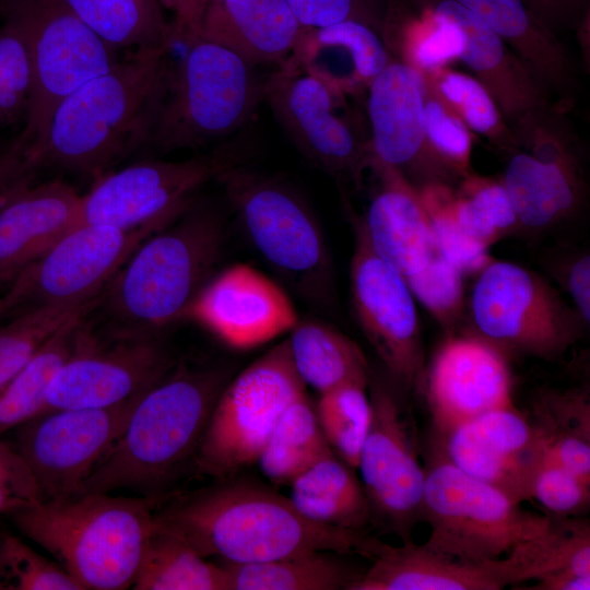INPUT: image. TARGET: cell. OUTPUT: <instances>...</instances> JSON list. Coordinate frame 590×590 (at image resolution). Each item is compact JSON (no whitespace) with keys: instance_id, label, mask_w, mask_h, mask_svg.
<instances>
[{"instance_id":"cell-1","label":"cell","mask_w":590,"mask_h":590,"mask_svg":"<svg viewBox=\"0 0 590 590\" xmlns=\"http://www.w3.org/2000/svg\"><path fill=\"white\" fill-rule=\"evenodd\" d=\"M154 530L188 544L203 557L247 564L311 552L368 559L376 536L319 524L288 497L249 481H228L174 497L153 512Z\"/></svg>"},{"instance_id":"cell-2","label":"cell","mask_w":590,"mask_h":590,"mask_svg":"<svg viewBox=\"0 0 590 590\" xmlns=\"http://www.w3.org/2000/svg\"><path fill=\"white\" fill-rule=\"evenodd\" d=\"M169 48L131 50L68 95L42 141L30 148L38 167L99 177L144 151L164 95Z\"/></svg>"},{"instance_id":"cell-3","label":"cell","mask_w":590,"mask_h":590,"mask_svg":"<svg viewBox=\"0 0 590 590\" xmlns=\"http://www.w3.org/2000/svg\"><path fill=\"white\" fill-rule=\"evenodd\" d=\"M224 238L220 211L199 198L146 237L96 302L113 338L155 335L181 320L213 276Z\"/></svg>"},{"instance_id":"cell-4","label":"cell","mask_w":590,"mask_h":590,"mask_svg":"<svg viewBox=\"0 0 590 590\" xmlns=\"http://www.w3.org/2000/svg\"><path fill=\"white\" fill-rule=\"evenodd\" d=\"M228 380L225 368L175 365L139 398L123 430L78 494L131 489L156 497L194 458Z\"/></svg>"},{"instance_id":"cell-5","label":"cell","mask_w":590,"mask_h":590,"mask_svg":"<svg viewBox=\"0 0 590 590\" xmlns=\"http://www.w3.org/2000/svg\"><path fill=\"white\" fill-rule=\"evenodd\" d=\"M157 506V497L83 493L38 500L10 515L81 590H122L133 585Z\"/></svg>"},{"instance_id":"cell-6","label":"cell","mask_w":590,"mask_h":590,"mask_svg":"<svg viewBox=\"0 0 590 590\" xmlns=\"http://www.w3.org/2000/svg\"><path fill=\"white\" fill-rule=\"evenodd\" d=\"M184 45L170 58L145 151L166 154L221 144L239 134L264 102L269 78L229 49L170 23Z\"/></svg>"},{"instance_id":"cell-7","label":"cell","mask_w":590,"mask_h":590,"mask_svg":"<svg viewBox=\"0 0 590 590\" xmlns=\"http://www.w3.org/2000/svg\"><path fill=\"white\" fill-rule=\"evenodd\" d=\"M258 253L307 300L329 305L333 270L312 210L286 182L243 167L217 179Z\"/></svg>"},{"instance_id":"cell-8","label":"cell","mask_w":590,"mask_h":590,"mask_svg":"<svg viewBox=\"0 0 590 590\" xmlns=\"http://www.w3.org/2000/svg\"><path fill=\"white\" fill-rule=\"evenodd\" d=\"M425 468L423 521L426 548L469 562L502 558L543 533L551 517L520 507L503 491L456 467L433 446Z\"/></svg>"},{"instance_id":"cell-9","label":"cell","mask_w":590,"mask_h":590,"mask_svg":"<svg viewBox=\"0 0 590 590\" xmlns=\"http://www.w3.org/2000/svg\"><path fill=\"white\" fill-rule=\"evenodd\" d=\"M241 135L187 160H143L101 175L81 197L78 225L161 229L186 211L209 181L243 165L248 144Z\"/></svg>"},{"instance_id":"cell-10","label":"cell","mask_w":590,"mask_h":590,"mask_svg":"<svg viewBox=\"0 0 590 590\" xmlns=\"http://www.w3.org/2000/svg\"><path fill=\"white\" fill-rule=\"evenodd\" d=\"M305 393L286 339L225 385L194 456L198 471L227 479L257 463L283 411Z\"/></svg>"},{"instance_id":"cell-11","label":"cell","mask_w":590,"mask_h":590,"mask_svg":"<svg viewBox=\"0 0 590 590\" xmlns=\"http://www.w3.org/2000/svg\"><path fill=\"white\" fill-rule=\"evenodd\" d=\"M0 13L17 25L31 57L33 91L21 133L32 148L44 138L58 105L115 64V49L64 0H0Z\"/></svg>"},{"instance_id":"cell-12","label":"cell","mask_w":590,"mask_h":590,"mask_svg":"<svg viewBox=\"0 0 590 590\" xmlns=\"http://www.w3.org/2000/svg\"><path fill=\"white\" fill-rule=\"evenodd\" d=\"M470 307L476 334L506 355L559 358L585 326L544 278L510 261L493 260L479 273Z\"/></svg>"},{"instance_id":"cell-13","label":"cell","mask_w":590,"mask_h":590,"mask_svg":"<svg viewBox=\"0 0 590 590\" xmlns=\"http://www.w3.org/2000/svg\"><path fill=\"white\" fill-rule=\"evenodd\" d=\"M401 390L389 377L370 373L371 422L357 469L371 524L405 542L423 521L425 468L418 459L415 422Z\"/></svg>"},{"instance_id":"cell-14","label":"cell","mask_w":590,"mask_h":590,"mask_svg":"<svg viewBox=\"0 0 590 590\" xmlns=\"http://www.w3.org/2000/svg\"><path fill=\"white\" fill-rule=\"evenodd\" d=\"M577 144L567 119L553 108L514 126L502 181L520 227L545 229L577 212L586 190Z\"/></svg>"},{"instance_id":"cell-15","label":"cell","mask_w":590,"mask_h":590,"mask_svg":"<svg viewBox=\"0 0 590 590\" xmlns=\"http://www.w3.org/2000/svg\"><path fill=\"white\" fill-rule=\"evenodd\" d=\"M345 95L295 68L270 75L264 102L298 152L338 185L359 187L368 169L369 138L346 115Z\"/></svg>"},{"instance_id":"cell-16","label":"cell","mask_w":590,"mask_h":590,"mask_svg":"<svg viewBox=\"0 0 590 590\" xmlns=\"http://www.w3.org/2000/svg\"><path fill=\"white\" fill-rule=\"evenodd\" d=\"M350 297L361 331L401 389L420 385L425 358L414 296L405 279L371 248L359 216H354Z\"/></svg>"},{"instance_id":"cell-17","label":"cell","mask_w":590,"mask_h":590,"mask_svg":"<svg viewBox=\"0 0 590 590\" xmlns=\"http://www.w3.org/2000/svg\"><path fill=\"white\" fill-rule=\"evenodd\" d=\"M143 393L105 408L51 410L16 427L13 448L33 474L42 500L79 493Z\"/></svg>"},{"instance_id":"cell-18","label":"cell","mask_w":590,"mask_h":590,"mask_svg":"<svg viewBox=\"0 0 590 590\" xmlns=\"http://www.w3.org/2000/svg\"><path fill=\"white\" fill-rule=\"evenodd\" d=\"M154 229L121 231L79 224L11 283L8 314L97 298L138 246Z\"/></svg>"},{"instance_id":"cell-19","label":"cell","mask_w":590,"mask_h":590,"mask_svg":"<svg viewBox=\"0 0 590 590\" xmlns=\"http://www.w3.org/2000/svg\"><path fill=\"white\" fill-rule=\"evenodd\" d=\"M175 365L158 334L114 339L106 345L86 321L75 350L48 388L43 413L125 402L153 387Z\"/></svg>"},{"instance_id":"cell-20","label":"cell","mask_w":590,"mask_h":590,"mask_svg":"<svg viewBox=\"0 0 590 590\" xmlns=\"http://www.w3.org/2000/svg\"><path fill=\"white\" fill-rule=\"evenodd\" d=\"M425 75L397 59L370 82L367 92L369 163L394 168L420 188L447 184L456 175L432 148L425 123Z\"/></svg>"},{"instance_id":"cell-21","label":"cell","mask_w":590,"mask_h":590,"mask_svg":"<svg viewBox=\"0 0 590 590\" xmlns=\"http://www.w3.org/2000/svg\"><path fill=\"white\" fill-rule=\"evenodd\" d=\"M434 439L491 410L514 405L507 355L477 334L450 335L424 369Z\"/></svg>"},{"instance_id":"cell-22","label":"cell","mask_w":590,"mask_h":590,"mask_svg":"<svg viewBox=\"0 0 590 590\" xmlns=\"http://www.w3.org/2000/svg\"><path fill=\"white\" fill-rule=\"evenodd\" d=\"M463 472L503 491L518 503L531 499L545 442L530 417L508 405L477 415L434 444Z\"/></svg>"},{"instance_id":"cell-23","label":"cell","mask_w":590,"mask_h":590,"mask_svg":"<svg viewBox=\"0 0 590 590\" xmlns=\"http://www.w3.org/2000/svg\"><path fill=\"white\" fill-rule=\"evenodd\" d=\"M182 319L196 321L225 345L239 351L290 332L299 320L284 290L245 263L213 275Z\"/></svg>"},{"instance_id":"cell-24","label":"cell","mask_w":590,"mask_h":590,"mask_svg":"<svg viewBox=\"0 0 590 590\" xmlns=\"http://www.w3.org/2000/svg\"><path fill=\"white\" fill-rule=\"evenodd\" d=\"M369 560L371 566L349 590H500L535 579L523 542L505 558L469 562L413 540L394 546L377 538Z\"/></svg>"},{"instance_id":"cell-25","label":"cell","mask_w":590,"mask_h":590,"mask_svg":"<svg viewBox=\"0 0 590 590\" xmlns=\"http://www.w3.org/2000/svg\"><path fill=\"white\" fill-rule=\"evenodd\" d=\"M455 23L463 35L460 60L495 101L511 128L527 114L554 105L511 49L476 15L456 0H418Z\"/></svg>"},{"instance_id":"cell-26","label":"cell","mask_w":590,"mask_h":590,"mask_svg":"<svg viewBox=\"0 0 590 590\" xmlns=\"http://www.w3.org/2000/svg\"><path fill=\"white\" fill-rule=\"evenodd\" d=\"M377 187L359 216L374 251L403 278L421 271L437 252L417 188L389 166L371 165Z\"/></svg>"},{"instance_id":"cell-27","label":"cell","mask_w":590,"mask_h":590,"mask_svg":"<svg viewBox=\"0 0 590 590\" xmlns=\"http://www.w3.org/2000/svg\"><path fill=\"white\" fill-rule=\"evenodd\" d=\"M81 197L63 180L31 185L0 213V283H12L79 222Z\"/></svg>"},{"instance_id":"cell-28","label":"cell","mask_w":590,"mask_h":590,"mask_svg":"<svg viewBox=\"0 0 590 590\" xmlns=\"http://www.w3.org/2000/svg\"><path fill=\"white\" fill-rule=\"evenodd\" d=\"M286 0H214L192 33L253 67L284 66L303 30Z\"/></svg>"},{"instance_id":"cell-29","label":"cell","mask_w":590,"mask_h":590,"mask_svg":"<svg viewBox=\"0 0 590 590\" xmlns=\"http://www.w3.org/2000/svg\"><path fill=\"white\" fill-rule=\"evenodd\" d=\"M392 58L377 31L361 22L344 21L303 27L284 66L300 70L346 96L367 90Z\"/></svg>"},{"instance_id":"cell-30","label":"cell","mask_w":590,"mask_h":590,"mask_svg":"<svg viewBox=\"0 0 590 590\" xmlns=\"http://www.w3.org/2000/svg\"><path fill=\"white\" fill-rule=\"evenodd\" d=\"M476 15L517 56L557 107L567 109L576 85L574 68L559 40L524 0H456Z\"/></svg>"},{"instance_id":"cell-31","label":"cell","mask_w":590,"mask_h":590,"mask_svg":"<svg viewBox=\"0 0 590 590\" xmlns=\"http://www.w3.org/2000/svg\"><path fill=\"white\" fill-rule=\"evenodd\" d=\"M355 470L332 453L292 482L288 498L299 514L314 522L365 531L371 523L370 508Z\"/></svg>"},{"instance_id":"cell-32","label":"cell","mask_w":590,"mask_h":590,"mask_svg":"<svg viewBox=\"0 0 590 590\" xmlns=\"http://www.w3.org/2000/svg\"><path fill=\"white\" fill-rule=\"evenodd\" d=\"M293 365L319 394L345 384L368 385L370 366L350 337L321 320H298L287 339Z\"/></svg>"},{"instance_id":"cell-33","label":"cell","mask_w":590,"mask_h":590,"mask_svg":"<svg viewBox=\"0 0 590 590\" xmlns=\"http://www.w3.org/2000/svg\"><path fill=\"white\" fill-rule=\"evenodd\" d=\"M331 553L311 551L259 563L219 564L226 571L229 590H349L363 573Z\"/></svg>"},{"instance_id":"cell-34","label":"cell","mask_w":590,"mask_h":590,"mask_svg":"<svg viewBox=\"0 0 590 590\" xmlns=\"http://www.w3.org/2000/svg\"><path fill=\"white\" fill-rule=\"evenodd\" d=\"M93 308L63 323L0 392V435L44 412L48 388L75 350Z\"/></svg>"},{"instance_id":"cell-35","label":"cell","mask_w":590,"mask_h":590,"mask_svg":"<svg viewBox=\"0 0 590 590\" xmlns=\"http://www.w3.org/2000/svg\"><path fill=\"white\" fill-rule=\"evenodd\" d=\"M530 418L544 439L546 457L590 482L588 391H542L532 402Z\"/></svg>"},{"instance_id":"cell-36","label":"cell","mask_w":590,"mask_h":590,"mask_svg":"<svg viewBox=\"0 0 590 590\" xmlns=\"http://www.w3.org/2000/svg\"><path fill=\"white\" fill-rule=\"evenodd\" d=\"M332 453L319 426L315 404L305 393L283 411L257 463L271 483L291 485Z\"/></svg>"},{"instance_id":"cell-37","label":"cell","mask_w":590,"mask_h":590,"mask_svg":"<svg viewBox=\"0 0 590 590\" xmlns=\"http://www.w3.org/2000/svg\"><path fill=\"white\" fill-rule=\"evenodd\" d=\"M69 8L113 49L164 48L170 22L160 0H64Z\"/></svg>"},{"instance_id":"cell-38","label":"cell","mask_w":590,"mask_h":590,"mask_svg":"<svg viewBox=\"0 0 590 590\" xmlns=\"http://www.w3.org/2000/svg\"><path fill=\"white\" fill-rule=\"evenodd\" d=\"M132 588L135 590H229L227 575L179 539L154 530Z\"/></svg>"},{"instance_id":"cell-39","label":"cell","mask_w":590,"mask_h":590,"mask_svg":"<svg viewBox=\"0 0 590 590\" xmlns=\"http://www.w3.org/2000/svg\"><path fill=\"white\" fill-rule=\"evenodd\" d=\"M315 411L334 455L357 469L371 422L368 385L345 384L320 393Z\"/></svg>"},{"instance_id":"cell-40","label":"cell","mask_w":590,"mask_h":590,"mask_svg":"<svg viewBox=\"0 0 590 590\" xmlns=\"http://www.w3.org/2000/svg\"><path fill=\"white\" fill-rule=\"evenodd\" d=\"M464 177L455 193L456 219L467 236L489 248L520 227L512 202L502 180Z\"/></svg>"},{"instance_id":"cell-41","label":"cell","mask_w":590,"mask_h":590,"mask_svg":"<svg viewBox=\"0 0 590 590\" xmlns=\"http://www.w3.org/2000/svg\"><path fill=\"white\" fill-rule=\"evenodd\" d=\"M96 300L32 308L0 327V392L63 323L94 307Z\"/></svg>"},{"instance_id":"cell-42","label":"cell","mask_w":590,"mask_h":590,"mask_svg":"<svg viewBox=\"0 0 590 590\" xmlns=\"http://www.w3.org/2000/svg\"><path fill=\"white\" fill-rule=\"evenodd\" d=\"M424 75L469 129L509 150L512 143L511 128L491 94L473 75L448 68Z\"/></svg>"},{"instance_id":"cell-43","label":"cell","mask_w":590,"mask_h":590,"mask_svg":"<svg viewBox=\"0 0 590 590\" xmlns=\"http://www.w3.org/2000/svg\"><path fill=\"white\" fill-rule=\"evenodd\" d=\"M417 190L429 217L437 252L464 275L479 274L493 258L488 247L461 229L455 215V192L444 182L427 184Z\"/></svg>"},{"instance_id":"cell-44","label":"cell","mask_w":590,"mask_h":590,"mask_svg":"<svg viewBox=\"0 0 590 590\" xmlns=\"http://www.w3.org/2000/svg\"><path fill=\"white\" fill-rule=\"evenodd\" d=\"M33 71L26 42L17 25L3 15L0 26V128L26 118Z\"/></svg>"},{"instance_id":"cell-45","label":"cell","mask_w":590,"mask_h":590,"mask_svg":"<svg viewBox=\"0 0 590 590\" xmlns=\"http://www.w3.org/2000/svg\"><path fill=\"white\" fill-rule=\"evenodd\" d=\"M0 590H81L57 563L20 538L0 534Z\"/></svg>"},{"instance_id":"cell-46","label":"cell","mask_w":590,"mask_h":590,"mask_svg":"<svg viewBox=\"0 0 590 590\" xmlns=\"http://www.w3.org/2000/svg\"><path fill=\"white\" fill-rule=\"evenodd\" d=\"M464 274L438 252L415 274L404 278L414 298L445 328L458 320L464 296Z\"/></svg>"},{"instance_id":"cell-47","label":"cell","mask_w":590,"mask_h":590,"mask_svg":"<svg viewBox=\"0 0 590 590\" xmlns=\"http://www.w3.org/2000/svg\"><path fill=\"white\" fill-rule=\"evenodd\" d=\"M424 113L427 138L434 151L456 175H468L472 151L469 128L427 80Z\"/></svg>"},{"instance_id":"cell-48","label":"cell","mask_w":590,"mask_h":590,"mask_svg":"<svg viewBox=\"0 0 590 590\" xmlns=\"http://www.w3.org/2000/svg\"><path fill=\"white\" fill-rule=\"evenodd\" d=\"M533 498L550 512L548 516L580 515L590 505V482L545 456L532 482Z\"/></svg>"},{"instance_id":"cell-49","label":"cell","mask_w":590,"mask_h":590,"mask_svg":"<svg viewBox=\"0 0 590 590\" xmlns=\"http://www.w3.org/2000/svg\"><path fill=\"white\" fill-rule=\"evenodd\" d=\"M304 27H322L344 21L364 23L380 35L389 0H286Z\"/></svg>"},{"instance_id":"cell-50","label":"cell","mask_w":590,"mask_h":590,"mask_svg":"<svg viewBox=\"0 0 590 590\" xmlns=\"http://www.w3.org/2000/svg\"><path fill=\"white\" fill-rule=\"evenodd\" d=\"M38 170L22 133L0 149V213L15 196L33 185Z\"/></svg>"},{"instance_id":"cell-51","label":"cell","mask_w":590,"mask_h":590,"mask_svg":"<svg viewBox=\"0 0 590 590\" xmlns=\"http://www.w3.org/2000/svg\"><path fill=\"white\" fill-rule=\"evenodd\" d=\"M556 34L562 30L580 31L589 23V0H524Z\"/></svg>"},{"instance_id":"cell-52","label":"cell","mask_w":590,"mask_h":590,"mask_svg":"<svg viewBox=\"0 0 590 590\" xmlns=\"http://www.w3.org/2000/svg\"><path fill=\"white\" fill-rule=\"evenodd\" d=\"M563 264L560 279L573 299L574 308L586 324L590 321V257L582 251Z\"/></svg>"},{"instance_id":"cell-53","label":"cell","mask_w":590,"mask_h":590,"mask_svg":"<svg viewBox=\"0 0 590 590\" xmlns=\"http://www.w3.org/2000/svg\"><path fill=\"white\" fill-rule=\"evenodd\" d=\"M526 589L589 590L590 575H582L571 570L555 571L536 579L534 586Z\"/></svg>"},{"instance_id":"cell-54","label":"cell","mask_w":590,"mask_h":590,"mask_svg":"<svg viewBox=\"0 0 590 590\" xmlns=\"http://www.w3.org/2000/svg\"><path fill=\"white\" fill-rule=\"evenodd\" d=\"M214 0H184L180 9L174 14L173 22L193 31L205 8Z\"/></svg>"},{"instance_id":"cell-55","label":"cell","mask_w":590,"mask_h":590,"mask_svg":"<svg viewBox=\"0 0 590 590\" xmlns=\"http://www.w3.org/2000/svg\"><path fill=\"white\" fill-rule=\"evenodd\" d=\"M165 10H169L173 14H176L180 9L184 0H160Z\"/></svg>"},{"instance_id":"cell-56","label":"cell","mask_w":590,"mask_h":590,"mask_svg":"<svg viewBox=\"0 0 590 590\" xmlns=\"http://www.w3.org/2000/svg\"><path fill=\"white\" fill-rule=\"evenodd\" d=\"M8 314V308H7V304H5V300L2 297H0V318L5 316Z\"/></svg>"}]
</instances>
